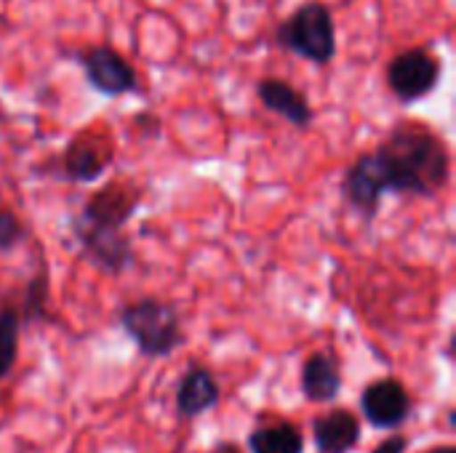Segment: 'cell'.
Here are the masks:
<instances>
[{"mask_svg":"<svg viewBox=\"0 0 456 453\" xmlns=\"http://www.w3.org/2000/svg\"><path fill=\"white\" fill-rule=\"evenodd\" d=\"M452 179V155L428 123H398L387 139L361 155L342 179V198L363 219H374L387 192L436 198Z\"/></svg>","mask_w":456,"mask_h":453,"instance_id":"6da1fadb","label":"cell"},{"mask_svg":"<svg viewBox=\"0 0 456 453\" xmlns=\"http://www.w3.org/2000/svg\"><path fill=\"white\" fill-rule=\"evenodd\" d=\"M120 328L144 358H168L184 344L179 310L160 299H139L120 310Z\"/></svg>","mask_w":456,"mask_h":453,"instance_id":"7a4b0ae2","label":"cell"},{"mask_svg":"<svg viewBox=\"0 0 456 453\" xmlns=\"http://www.w3.org/2000/svg\"><path fill=\"white\" fill-rule=\"evenodd\" d=\"M278 45L313 64H329L337 56V24L323 3L299 5L278 24Z\"/></svg>","mask_w":456,"mask_h":453,"instance_id":"3957f363","label":"cell"},{"mask_svg":"<svg viewBox=\"0 0 456 453\" xmlns=\"http://www.w3.org/2000/svg\"><path fill=\"white\" fill-rule=\"evenodd\" d=\"M444 64L428 48H409L390 59L387 64V88L401 101H417L430 96L441 83Z\"/></svg>","mask_w":456,"mask_h":453,"instance_id":"277c9868","label":"cell"},{"mask_svg":"<svg viewBox=\"0 0 456 453\" xmlns=\"http://www.w3.org/2000/svg\"><path fill=\"white\" fill-rule=\"evenodd\" d=\"M72 232L83 248V254L96 264L102 272L120 275L134 264V243L123 235L118 227H104V224H91L75 216Z\"/></svg>","mask_w":456,"mask_h":453,"instance_id":"5b68a950","label":"cell"},{"mask_svg":"<svg viewBox=\"0 0 456 453\" xmlns=\"http://www.w3.org/2000/svg\"><path fill=\"white\" fill-rule=\"evenodd\" d=\"M411 411L414 403L409 390L393 376L377 379L361 392V414L374 430H398L409 422Z\"/></svg>","mask_w":456,"mask_h":453,"instance_id":"8992f818","label":"cell"},{"mask_svg":"<svg viewBox=\"0 0 456 453\" xmlns=\"http://www.w3.org/2000/svg\"><path fill=\"white\" fill-rule=\"evenodd\" d=\"M86 80L94 91L104 96H123L136 91V72L134 67L110 45H91L80 56Z\"/></svg>","mask_w":456,"mask_h":453,"instance_id":"52a82bcc","label":"cell"},{"mask_svg":"<svg viewBox=\"0 0 456 453\" xmlns=\"http://www.w3.org/2000/svg\"><path fill=\"white\" fill-rule=\"evenodd\" d=\"M64 176L72 182H94L112 166V144L104 133H94V128H86L80 136H75L64 155H61Z\"/></svg>","mask_w":456,"mask_h":453,"instance_id":"ba28073f","label":"cell"},{"mask_svg":"<svg viewBox=\"0 0 456 453\" xmlns=\"http://www.w3.org/2000/svg\"><path fill=\"white\" fill-rule=\"evenodd\" d=\"M136 206H139V192L131 184L110 182L86 200V206H83V211L77 216L83 222H91V224H104V227L123 230L126 222L131 219V214L136 211Z\"/></svg>","mask_w":456,"mask_h":453,"instance_id":"9c48e42d","label":"cell"},{"mask_svg":"<svg viewBox=\"0 0 456 453\" xmlns=\"http://www.w3.org/2000/svg\"><path fill=\"white\" fill-rule=\"evenodd\" d=\"M222 400V387L216 382V376L203 368V366H192L184 371V376L176 384V395H174V406L176 414L182 419H198L208 411H214Z\"/></svg>","mask_w":456,"mask_h":453,"instance_id":"30bf717a","label":"cell"},{"mask_svg":"<svg viewBox=\"0 0 456 453\" xmlns=\"http://www.w3.org/2000/svg\"><path fill=\"white\" fill-rule=\"evenodd\" d=\"M361 419L347 409H331L313 419V443L318 453H353L361 443Z\"/></svg>","mask_w":456,"mask_h":453,"instance_id":"8fae6325","label":"cell"},{"mask_svg":"<svg viewBox=\"0 0 456 453\" xmlns=\"http://www.w3.org/2000/svg\"><path fill=\"white\" fill-rule=\"evenodd\" d=\"M256 96H259V101L270 112L281 115L283 120H289L297 128H307L313 123L310 99L302 91H297L291 83L281 80V77H265V80H259L256 83Z\"/></svg>","mask_w":456,"mask_h":453,"instance_id":"7c38bea8","label":"cell"},{"mask_svg":"<svg viewBox=\"0 0 456 453\" xmlns=\"http://www.w3.org/2000/svg\"><path fill=\"white\" fill-rule=\"evenodd\" d=\"M299 387L310 403H334L342 392L339 360L331 352H313L302 363Z\"/></svg>","mask_w":456,"mask_h":453,"instance_id":"4fadbf2b","label":"cell"},{"mask_svg":"<svg viewBox=\"0 0 456 453\" xmlns=\"http://www.w3.org/2000/svg\"><path fill=\"white\" fill-rule=\"evenodd\" d=\"M246 443L251 453H305V435L291 422L259 425L248 433Z\"/></svg>","mask_w":456,"mask_h":453,"instance_id":"5bb4252c","label":"cell"},{"mask_svg":"<svg viewBox=\"0 0 456 453\" xmlns=\"http://www.w3.org/2000/svg\"><path fill=\"white\" fill-rule=\"evenodd\" d=\"M19 334H21V318L19 310L8 302L0 304V382L8 379V374L16 366L19 358Z\"/></svg>","mask_w":456,"mask_h":453,"instance_id":"9a60e30c","label":"cell"},{"mask_svg":"<svg viewBox=\"0 0 456 453\" xmlns=\"http://www.w3.org/2000/svg\"><path fill=\"white\" fill-rule=\"evenodd\" d=\"M45 304H48V278L45 272H37L24 291V302L19 310L21 323H37L45 320Z\"/></svg>","mask_w":456,"mask_h":453,"instance_id":"2e32d148","label":"cell"},{"mask_svg":"<svg viewBox=\"0 0 456 453\" xmlns=\"http://www.w3.org/2000/svg\"><path fill=\"white\" fill-rule=\"evenodd\" d=\"M24 238H27V230L19 222V216L8 208H0V254L13 251L19 243H24Z\"/></svg>","mask_w":456,"mask_h":453,"instance_id":"e0dca14e","label":"cell"},{"mask_svg":"<svg viewBox=\"0 0 456 453\" xmlns=\"http://www.w3.org/2000/svg\"><path fill=\"white\" fill-rule=\"evenodd\" d=\"M406 449H409V438H403V435H390L387 441H382L371 453H406Z\"/></svg>","mask_w":456,"mask_h":453,"instance_id":"ac0fdd59","label":"cell"},{"mask_svg":"<svg viewBox=\"0 0 456 453\" xmlns=\"http://www.w3.org/2000/svg\"><path fill=\"white\" fill-rule=\"evenodd\" d=\"M211 453H243V451H240L235 443H227V441H224V443H216V446L211 449Z\"/></svg>","mask_w":456,"mask_h":453,"instance_id":"d6986e66","label":"cell"},{"mask_svg":"<svg viewBox=\"0 0 456 453\" xmlns=\"http://www.w3.org/2000/svg\"><path fill=\"white\" fill-rule=\"evenodd\" d=\"M428 453H456L454 446H436V449H430Z\"/></svg>","mask_w":456,"mask_h":453,"instance_id":"ffe728a7","label":"cell"}]
</instances>
